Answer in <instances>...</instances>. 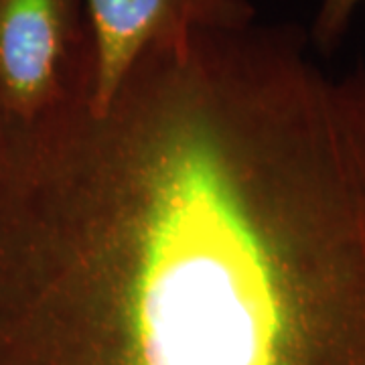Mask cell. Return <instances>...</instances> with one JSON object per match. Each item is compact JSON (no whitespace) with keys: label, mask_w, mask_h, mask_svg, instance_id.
Listing matches in <instances>:
<instances>
[{"label":"cell","mask_w":365,"mask_h":365,"mask_svg":"<svg viewBox=\"0 0 365 365\" xmlns=\"http://www.w3.org/2000/svg\"><path fill=\"white\" fill-rule=\"evenodd\" d=\"M309 45L197 31L0 118V365H365V61Z\"/></svg>","instance_id":"1"},{"label":"cell","mask_w":365,"mask_h":365,"mask_svg":"<svg viewBox=\"0 0 365 365\" xmlns=\"http://www.w3.org/2000/svg\"><path fill=\"white\" fill-rule=\"evenodd\" d=\"M93 71L83 0H0V118L33 122L91 102Z\"/></svg>","instance_id":"2"},{"label":"cell","mask_w":365,"mask_h":365,"mask_svg":"<svg viewBox=\"0 0 365 365\" xmlns=\"http://www.w3.org/2000/svg\"><path fill=\"white\" fill-rule=\"evenodd\" d=\"M96 71L90 108L102 112L144 53L177 45L197 31L256 23L252 0H83Z\"/></svg>","instance_id":"3"},{"label":"cell","mask_w":365,"mask_h":365,"mask_svg":"<svg viewBox=\"0 0 365 365\" xmlns=\"http://www.w3.org/2000/svg\"><path fill=\"white\" fill-rule=\"evenodd\" d=\"M365 0H321L309 41L321 55H333L345 39L353 16Z\"/></svg>","instance_id":"4"}]
</instances>
